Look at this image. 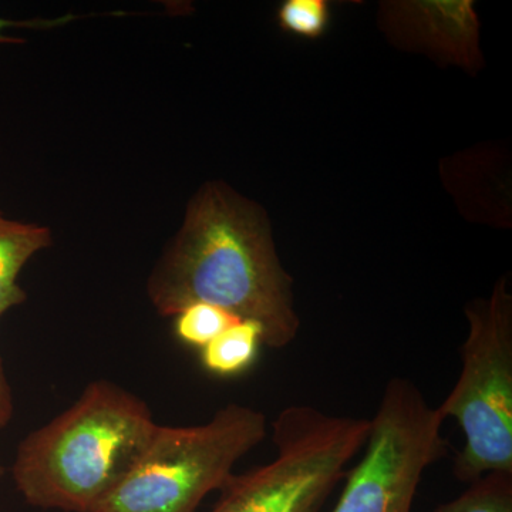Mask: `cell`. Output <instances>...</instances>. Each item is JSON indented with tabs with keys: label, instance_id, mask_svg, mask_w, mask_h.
<instances>
[{
	"label": "cell",
	"instance_id": "14",
	"mask_svg": "<svg viewBox=\"0 0 512 512\" xmlns=\"http://www.w3.org/2000/svg\"><path fill=\"white\" fill-rule=\"evenodd\" d=\"M2 476H3V467L0 466V477H2Z\"/></svg>",
	"mask_w": 512,
	"mask_h": 512
},
{
	"label": "cell",
	"instance_id": "7",
	"mask_svg": "<svg viewBox=\"0 0 512 512\" xmlns=\"http://www.w3.org/2000/svg\"><path fill=\"white\" fill-rule=\"evenodd\" d=\"M52 245L53 232L46 225L10 220L0 211V320L26 301L20 272L33 256Z\"/></svg>",
	"mask_w": 512,
	"mask_h": 512
},
{
	"label": "cell",
	"instance_id": "8",
	"mask_svg": "<svg viewBox=\"0 0 512 512\" xmlns=\"http://www.w3.org/2000/svg\"><path fill=\"white\" fill-rule=\"evenodd\" d=\"M262 345V329L258 323L238 320L201 349L202 366L212 375H241L254 365Z\"/></svg>",
	"mask_w": 512,
	"mask_h": 512
},
{
	"label": "cell",
	"instance_id": "4",
	"mask_svg": "<svg viewBox=\"0 0 512 512\" xmlns=\"http://www.w3.org/2000/svg\"><path fill=\"white\" fill-rule=\"evenodd\" d=\"M369 426V419L336 416L308 404L285 407L272 423L274 460L232 474L210 512L322 511L365 447Z\"/></svg>",
	"mask_w": 512,
	"mask_h": 512
},
{
	"label": "cell",
	"instance_id": "11",
	"mask_svg": "<svg viewBox=\"0 0 512 512\" xmlns=\"http://www.w3.org/2000/svg\"><path fill=\"white\" fill-rule=\"evenodd\" d=\"M278 20L286 32L312 39L328 28L329 6L323 0H286L278 10Z\"/></svg>",
	"mask_w": 512,
	"mask_h": 512
},
{
	"label": "cell",
	"instance_id": "3",
	"mask_svg": "<svg viewBox=\"0 0 512 512\" xmlns=\"http://www.w3.org/2000/svg\"><path fill=\"white\" fill-rule=\"evenodd\" d=\"M264 413L229 403L197 426H160L137 463L94 512H195L262 443Z\"/></svg>",
	"mask_w": 512,
	"mask_h": 512
},
{
	"label": "cell",
	"instance_id": "12",
	"mask_svg": "<svg viewBox=\"0 0 512 512\" xmlns=\"http://www.w3.org/2000/svg\"><path fill=\"white\" fill-rule=\"evenodd\" d=\"M80 19V16L64 15L57 18H32V19H8L0 16V45H18L25 42L22 37L8 35V30L29 29V30H47L62 28L69 25L74 20Z\"/></svg>",
	"mask_w": 512,
	"mask_h": 512
},
{
	"label": "cell",
	"instance_id": "9",
	"mask_svg": "<svg viewBox=\"0 0 512 512\" xmlns=\"http://www.w3.org/2000/svg\"><path fill=\"white\" fill-rule=\"evenodd\" d=\"M434 512H512V473L493 471L468 485L454 500Z\"/></svg>",
	"mask_w": 512,
	"mask_h": 512
},
{
	"label": "cell",
	"instance_id": "6",
	"mask_svg": "<svg viewBox=\"0 0 512 512\" xmlns=\"http://www.w3.org/2000/svg\"><path fill=\"white\" fill-rule=\"evenodd\" d=\"M369 421L365 451L332 512H412L421 478L448 451L443 416L416 383L393 377Z\"/></svg>",
	"mask_w": 512,
	"mask_h": 512
},
{
	"label": "cell",
	"instance_id": "2",
	"mask_svg": "<svg viewBox=\"0 0 512 512\" xmlns=\"http://www.w3.org/2000/svg\"><path fill=\"white\" fill-rule=\"evenodd\" d=\"M157 426L140 397L96 380L69 409L22 440L13 481L33 507L94 512L137 463Z\"/></svg>",
	"mask_w": 512,
	"mask_h": 512
},
{
	"label": "cell",
	"instance_id": "10",
	"mask_svg": "<svg viewBox=\"0 0 512 512\" xmlns=\"http://www.w3.org/2000/svg\"><path fill=\"white\" fill-rule=\"evenodd\" d=\"M174 318L175 336L185 345L197 349H204L239 320L220 306L202 302L192 303Z\"/></svg>",
	"mask_w": 512,
	"mask_h": 512
},
{
	"label": "cell",
	"instance_id": "13",
	"mask_svg": "<svg viewBox=\"0 0 512 512\" xmlns=\"http://www.w3.org/2000/svg\"><path fill=\"white\" fill-rule=\"evenodd\" d=\"M13 410H15V404H13L12 389L6 379L2 359H0V430L5 429L12 420Z\"/></svg>",
	"mask_w": 512,
	"mask_h": 512
},
{
	"label": "cell",
	"instance_id": "5",
	"mask_svg": "<svg viewBox=\"0 0 512 512\" xmlns=\"http://www.w3.org/2000/svg\"><path fill=\"white\" fill-rule=\"evenodd\" d=\"M466 316L461 373L437 409L463 431L454 476L470 484L493 471L512 473V298L507 281L501 279L490 298L471 302Z\"/></svg>",
	"mask_w": 512,
	"mask_h": 512
},
{
	"label": "cell",
	"instance_id": "1",
	"mask_svg": "<svg viewBox=\"0 0 512 512\" xmlns=\"http://www.w3.org/2000/svg\"><path fill=\"white\" fill-rule=\"evenodd\" d=\"M151 306L163 318L192 303L220 306L262 329V343L284 349L298 336L292 278L276 254L271 225L256 202L221 181L192 195L180 228L147 279Z\"/></svg>",
	"mask_w": 512,
	"mask_h": 512
}]
</instances>
